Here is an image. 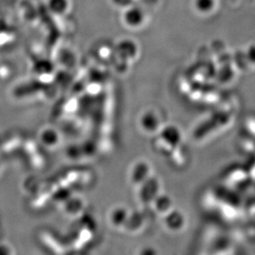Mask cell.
Instances as JSON below:
<instances>
[{
  "label": "cell",
  "mask_w": 255,
  "mask_h": 255,
  "mask_svg": "<svg viewBox=\"0 0 255 255\" xmlns=\"http://www.w3.org/2000/svg\"><path fill=\"white\" fill-rule=\"evenodd\" d=\"M161 180L152 175L137 188L138 201L145 206H151L152 202L162 193Z\"/></svg>",
  "instance_id": "obj_1"
},
{
  "label": "cell",
  "mask_w": 255,
  "mask_h": 255,
  "mask_svg": "<svg viewBox=\"0 0 255 255\" xmlns=\"http://www.w3.org/2000/svg\"><path fill=\"white\" fill-rule=\"evenodd\" d=\"M152 175L151 165L149 162L141 159L134 163L130 168L129 171V181L133 187L138 188Z\"/></svg>",
  "instance_id": "obj_2"
},
{
  "label": "cell",
  "mask_w": 255,
  "mask_h": 255,
  "mask_svg": "<svg viewBox=\"0 0 255 255\" xmlns=\"http://www.w3.org/2000/svg\"><path fill=\"white\" fill-rule=\"evenodd\" d=\"M186 217L183 212L173 209L164 217V226L169 231L180 232L186 226Z\"/></svg>",
  "instance_id": "obj_3"
},
{
  "label": "cell",
  "mask_w": 255,
  "mask_h": 255,
  "mask_svg": "<svg viewBox=\"0 0 255 255\" xmlns=\"http://www.w3.org/2000/svg\"><path fill=\"white\" fill-rule=\"evenodd\" d=\"M130 213V211L123 206L114 207L109 212V223L114 228H124Z\"/></svg>",
  "instance_id": "obj_4"
},
{
  "label": "cell",
  "mask_w": 255,
  "mask_h": 255,
  "mask_svg": "<svg viewBox=\"0 0 255 255\" xmlns=\"http://www.w3.org/2000/svg\"><path fill=\"white\" fill-rule=\"evenodd\" d=\"M151 207L159 217H164L174 208V203L170 196L160 193L152 202Z\"/></svg>",
  "instance_id": "obj_5"
},
{
  "label": "cell",
  "mask_w": 255,
  "mask_h": 255,
  "mask_svg": "<svg viewBox=\"0 0 255 255\" xmlns=\"http://www.w3.org/2000/svg\"><path fill=\"white\" fill-rule=\"evenodd\" d=\"M49 12L56 17H63L71 9V0H46Z\"/></svg>",
  "instance_id": "obj_6"
},
{
  "label": "cell",
  "mask_w": 255,
  "mask_h": 255,
  "mask_svg": "<svg viewBox=\"0 0 255 255\" xmlns=\"http://www.w3.org/2000/svg\"><path fill=\"white\" fill-rule=\"evenodd\" d=\"M143 12L136 7H131L126 11L123 16V20L126 24L130 27H137L143 21Z\"/></svg>",
  "instance_id": "obj_7"
},
{
  "label": "cell",
  "mask_w": 255,
  "mask_h": 255,
  "mask_svg": "<svg viewBox=\"0 0 255 255\" xmlns=\"http://www.w3.org/2000/svg\"><path fill=\"white\" fill-rule=\"evenodd\" d=\"M196 7L200 12H210L214 7V0H196Z\"/></svg>",
  "instance_id": "obj_8"
},
{
  "label": "cell",
  "mask_w": 255,
  "mask_h": 255,
  "mask_svg": "<svg viewBox=\"0 0 255 255\" xmlns=\"http://www.w3.org/2000/svg\"><path fill=\"white\" fill-rule=\"evenodd\" d=\"M246 56H247L248 60H250V62L252 65H255V43L252 44V45L249 46Z\"/></svg>",
  "instance_id": "obj_9"
}]
</instances>
